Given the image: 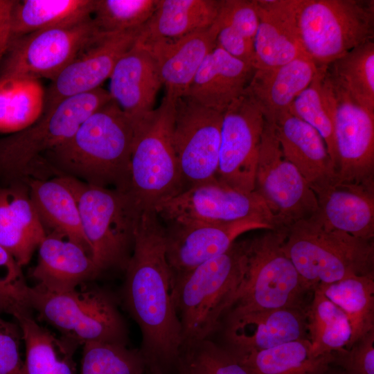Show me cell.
<instances>
[{"label": "cell", "mask_w": 374, "mask_h": 374, "mask_svg": "<svg viewBox=\"0 0 374 374\" xmlns=\"http://www.w3.org/2000/svg\"><path fill=\"white\" fill-rule=\"evenodd\" d=\"M254 71L216 46L202 63L186 96L223 113L243 94Z\"/></svg>", "instance_id": "cell-27"}, {"label": "cell", "mask_w": 374, "mask_h": 374, "mask_svg": "<svg viewBox=\"0 0 374 374\" xmlns=\"http://www.w3.org/2000/svg\"><path fill=\"white\" fill-rule=\"evenodd\" d=\"M145 371L140 349L105 342L83 345L80 374H145Z\"/></svg>", "instance_id": "cell-38"}, {"label": "cell", "mask_w": 374, "mask_h": 374, "mask_svg": "<svg viewBox=\"0 0 374 374\" xmlns=\"http://www.w3.org/2000/svg\"><path fill=\"white\" fill-rule=\"evenodd\" d=\"M134 125L111 100L92 113L66 142L46 152L45 168L57 175L129 193Z\"/></svg>", "instance_id": "cell-2"}, {"label": "cell", "mask_w": 374, "mask_h": 374, "mask_svg": "<svg viewBox=\"0 0 374 374\" xmlns=\"http://www.w3.org/2000/svg\"><path fill=\"white\" fill-rule=\"evenodd\" d=\"M109 93L133 123L152 112L162 86L155 60L135 44L117 62L109 76Z\"/></svg>", "instance_id": "cell-22"}, {"label": "cell", "mask_w": 374, "mask_h": 374, "mask_svg": "<svg viewBox=\"0 0 374 374\" xmlns=\"http://www.w3.org/2000/svg\"><path fill=\"white\" fill-rule=\"evenodd\" d=\"M21 341L18 323L6 321L0 315V374H26L20 354Z\"/></svg>", "instance_id": "cell-45"}, {"label": "cell", "mask_w": 374, "mask_h": 374, "mask_svg": "<svg viewBox=\"0 0 374 374\" xmlns=\"http://www.w3.org/2000/svg\"><path fill=\"white\" fill-rule=\"evenodd\" d=\"M15 0H0V62L11 39L10 19Z\"/></svg>", "instance_id": "cell-46"}, {"label": "cell", "mask_w": 374, "mask_h": 374, "mask_svg": "<svg viewBox=\"0 0 374 374\" xmlns=\"http://www.w3.org/2000/svg\"><path fill=\"white\" fill-rule=\"evenodd\" d=\"M38 249V261L31 274L36 285L47 291H71L100 275L91 256L64 238L46 234Z\"/></svg>", "instance_id": "cell-25"}, {"label": "cell", "mask_w": 374, "mask_h": 374, "mask_svg": "<svg viewBox=\"0 0 374 374\" xmlns=\"http://www.w3.org/2000/svg\"><path fill=\"white\" fill-rule=\"evenodd\" d=\"M320 68L309 57L301 56L276 67L255 70L245 92L265 122L273 124L312 82Z\"/></svg>", "instance_id": "cell-23"}, {"label": "cell", "mask_w": 374, "mask_h": 374, "mask_svg": "<svg viewBox=\"0 0 374 374\" xmlns=\"http://www.w3.org/2000/svg\"><path fill=\"white\" fill-rule=\"evenodd\" d=\"M26 348V374H75V352L79 346L40 326L33 314L16 319Z\"/></svg>", "instance_id": "cell-31"}, {"label": "cell", "mask_w": 374, "mask_h": 374, "mask_svg": "<svg viewBox=\"0 0 374 374\" xmlns=\"http://www.w3.org/2000/svg\"><path fill=\"white\" fill-rule=\"evenodd\" d=\"M323 374H346L340 368L330 365L328 370Z\"/></svg>", "instance_id": "cell-48"}, {"label": "cell", "mask_w": 374, "mask_h": 374, "mask_svg": "<svg viewBox=\"0 0 374 374\" xmlns=\"http://www.w3.org/2000/svg\"><path fill=\"white\" fill-rule=\"evenodd\" d=\"M254 191L268 208L275 229H287L318 210L317 197L296 167L284 156L272 124L265 122Z\"/></svg>", "instance_id": "cell-12"}, {"label": "cell", "mask_w": 374, "mask_h": 374, "mask_svg": "<svg viewBox=\"0 0 374 374\" xmlns=\"http://www.w3.org/2000/svg\"><path fill=\"white\" fill-rule=\"evenodd\" d=\"M177 374H193L191 371H190L186 361L184 360L182 355H181L177 369H176Z\"/></svg>", "instance_id": "cell-47"}, {"label": "cell", "mask_w": 374, "mask_h": 374, "mask_svg": "<svg viewBox=\"0 0 374 374\" xmlns=\"http://www.w3.org/2000/svg\"><path fill=\"white\" fill-rule=\"evenodd\" d=\"M305 310L296 308L245 310L232 308L228 312L225 323L226 345L224 347L234 353H244L308 339Z\"/></svg>", "instance_id": "cell-19"}, {"label": "cell", "mask_w": 374, "mask_h": 374, "mask_svg": "<svg viewBox=\"0 0 374 374\" xmlns=\"http://www.w3.org/2000/svg\"><path fill=\"white\" fill-rule=\"evenodd\" d=\"M158 0H96L93 21L100 33H113L142 27Z\"/></svg>", "instance_id": "cell-39"}, {"label": "cell", "mask_w": 374, "mask_h": 374, "mask_svg": "<svg viewBox=\"0 0 374 374\" xmlns=\"http://www.w3.org/2000/svg\"><path fill=\"white\" fill-rule=\"evenodd\" d=\"M249 239L172 279V299L183 350L209 337L235 305L247 264ZM182 350V352H183Z\"/></svg>", "instance_id": "cell-3"}, {"label": "cell", "mask_w": 374, "mask_h": 374, "mask_svg": "<svg viewBox=\"0 0 374 374\" xmlns=\"http://www.w3.org/2000/svg\"><path fill=\"white\" fill-rule=\"evenodd\" d=\"M112 100L99 87L69 97L28 127L0 139V174L12 182L30 177L42 154L69 140L96 110Z\"/></svg>", "instance_id": "cell-10"}, {"label": "cell", "mask_w": 374, "mask_h": 374, "mask_svg": "<svg viewBox=\"0 0 374 374\" xmlns=\"http://www.w3.org/2000/svg\"><path fill=\"white\" fill-rule=\"evenodd\" d=\"M320 84L334 123L337 177L374 186V113L353 100L327 66Z\"/></svg>", "instance_id": "cell-11"}, {"label": "cell", "mask_w": 374, "mask_h": 374, "mask_svg": "<svg viewBox=\"0 0 374 374\" xmlns=\"http://www.w3.org/2000/svg\"><path fill=\"white\" fill-rule=\"evenodd\" d=\"M310 186L317 199L314 215L322 224L361 239L373 240V186L341 181L335 174Z\"/></svg>", "instance_id": "cell-20"}, {"label": "cell", "mask_w": 374, "mask_h": 374, "mask_svg": "<svg viewBox=\"0 0 374 374\" xmlns=\"http://www.w3.org/2000/svg\"><path fill=\"white\" fill-rule=\"evenodd\" d=\"M283 249L312 290L353 276L374 274V244L325 226L313 215L287 230Z\"/></svg>", "instance_id": "cell-4"}, {"label": "cell", "mask_w": 374, "mask_h": 374, "mask_svg": "<svg viewBox=\"0 0 374 374\" xmlns=\"http://www.w3.org/2000/svg\"><path fill=\"white\" fill-rule=\"evenodd\" d=\"M305 317L308 338L315 355L348 347L352 331L346 314L318 288L305 308Z\"/></svg>", "instance_id": "cell-36"}, {"label": "cell", "mask_w": 374, "mask_h": 374, "mask_svg": "<svg viewBox=\"0 0 374 374\" xmlns=\"http://www.w3.org/2000/svg\"><path fill=\"white\" fill-rule=\"evenodd\" d=\"M316 288L346 314L352 331L348 347L374 330V274L353 276Z\"/></svg>", "instance_id": "cell-35"}, {"label": "cell", "mask_w": 374, "mask_h": 374, "mask_svg": "<svg viewBox=\"0 0 374 374\" xmlns=\"http://www.w3.org/2000/svg\"><path fill=\"white\" fill-rule=\"evenodd\" d=\"M60 176L72 190L91 258L100 274L125 270L131 256L141 210L129 193Z\"/></svg>", "instance_id": "cell-5"}, {"label": "cell", "mask_w": 374, "mask_h": 374, "mask_svg": "<svg viewBox=\"0 0 374 374\" xmlns=\"http://www.w3.org/2000/svg\"><path fill=\"white\" fill-rule=\"evenodd\" d=\"M272 125L285 157L310 186L336 174L326 143L313 127L288 111Z\"/></svg>", "instance_id": "cell-30"}, {"label": "cell", "mask_w": 374, "mask_h": 374, "mask_svg": "<svg viewBox=\"0 0 374 374\" xmlns=\"http://www.w3.org/2000/svg\"><path fill=\"white\" fill-rule=\"evenodd\" d=\"M125 271L122 299L140 328V350L146 371L172 374L176 371L183 344L172 299L165 226L154 210H143L139 214Z\"/></svg>", "instance_id": "cell-1"}, {"label": "cell", "mask_w": 374, "mask_h": 374, "mask_svg": "<svg viewBox=\"0 0 374 374\" xmlns=\"http://www.w3.org/2000/svg\"><path fill=\"white\" fill-rule=\"evenodd\" d=\"M265 124L261 111L245 91L223 112L218 180L243 192L254 191Z\"/></svg>", "instance_id": "cell-16"}, {"label": "cell", "mask_w": 374, "mask_h": 374, "mask_svg": "<svg viewBox=\"0 0 374 374\" xmlns=\"http://www.w3.org/2000/svg\"><path fill=\"white\" fill-rule=\"evenodd\" d=\"M45 90L39 80L0 75V133H15L42 115Z\"/></svg>", "instance_id": "cell-34"}, {"label": "cell", "mask_w": 374, "mask_h": 374, "mask_svg": "<svg viewBox=\"0 0 374 374\" xmlns=\"http://www.w3.org/2000/svg\"><path fill=\"white\" fill-rule=\"evenodd\" d=\"M296 21L305 54L326 66L373 40V0H297Z\"/></svg>", "instance_id": "cell-8"}, {"label": "cell", "mask_w": 374, "mask_h": 374, "mask_svg": "<svg viewBox=\"0 0 374 374\" xmlns=\"http://www.w3.org/2000/svg\"><path fill=\"white\" fill-rule=\"evenodd\" d=\"M88 283L58 293L37 285L30 287V306L41 320L78 346L89 342L127 345V326L116 299Z\"/></svg>", "instance_id": "cell-7"}, {"label": "cell", "mask_w": 374, "mask_h": 374, "mask_svg": "<svg viewBox=\"0 0 374 374\" xmlns=\"http://www.w3.org/2000/svg\"><path fill=\"white\" fill-rule=\"evenodd\" d=\"M255 1L259 21L253 45L254 69H271L308 56L298 34L297 0Z\"/></svg>", "instance_id": "cell-21"}, {"label": "cell", "mask_w": 374, "mask_h": 374, "mask_svg": "<svg viewBox=\"0 0 374 374\" xmlns=\"http://www.w3.org/2000/svg\"><path fill=\"white\" fill-rule=\"evenodd\" d=\"M145 374H154V373H150V372H149V371H145Z\"/></svg>", "instance_id": "cell-49"}, {"label": "cell", "mask_w": 374, "mask_h": 374, "mask_svg": "<svg viewBox=\"0 0 374 374\" xmlns=\"http://www.w3.org/2000/svg\"><path fill=\"white\" fill-rule=\"evenodd\" d=\"M46 235L26 184L0 187V245L21 267L29 262Z\"/></svg>", "instance_id": "cell-26"}, {"label": "cell", "mask_w": 374, "mask_h": 374, "mask_svg": "<svg viewBox=\"0 0 374 374\" xmlns=\"http://www.w3.org/2000/svg\"><path fill=\"white\" fill-rule=\"evenodd\" d=\"M231 353L250 374H323L333 358L332 353L315 355L308 339L292 341L261 351Z\"/></svg>", "instance_id": "cell-32"}, {"label": "cell", "mask_w": 374, "mask_h": 374, "mask_svg": "<svg viewBox=\"0 0 374 374\" xmlns=\"http://www.w3.org/2000/svg\"><path fill=\"white\" fill-rule=\"evenodd\" d=\"M167 224L166 258L172 279L223 254L244 233L274 229L268 221L258 217L221 224Z\"/></svg>", "instance_id": "cell-18"}, {"label": "cell", "mask_w": 374, "mask_h": 374, "mask_svg": "<svg viewBox=\"0 0 374 374\" xmlns=\"http://www.w3.org/2000/svg\"><path fill=\"white\" fill-rule=\"evenodd\" d=\"M23 182L28 187L30 198L46 233L73 242L91 256L76 199L62 177L58 176L51 179L28 177Z\"/></svg>", "instance_id": "cell-29"}, {"label": "cell", "mask_w": 374, "mask_h": 374, "mask_svg": "<svg viewBox=\"0 0 374 374\" xmlns=\"http://www.w3.org/2000/svg\"><path fill=\"white\" fill-rule=\"evenodd\" d=\"M99 33L91 17L12 39L0 62V75L52 81Z\"/></svg>", "instance_id": "cell-13"}, {"label": "cell", "mask_w": 374, "mask_h": 374, "mask_svg": "<svg viewBox=\"0 0 374 374\" xmlns=\"http://www.w3.org/2000/svg\"><path fill=\"white\" fill-rule=\"evenodd\" d=\"M217 32L214 22L209 28L147 50L155 60L165 96L175 100L187 95L202 63L216 46Z\"/></svg>", "instance_id": "cell-24"}, {"label": "cell", "mask_w": 374, "mask_h": 374, "mask_svg": "<svg viewBox=\"0 0 374 374\" xmlns=\"http://www.w3.org/2000/svg\"><path fill=\"white\" fill-rule=\"evenodd\" d=\"M323 67L321 66L312 82L295 98L288 112L310 125L319 133L326 143L335 171L337 159L334 123L320 84Z\"/></svg>", "instance_id": "cell-40"}, {"label": "cell", "mask_w": 374, "mask_h": 374, "mask_svg": "<svg viewBox=\"0 0 374 374\" xmlns=\"http://www.w3.org/2000/svg\"><path fill=\"white\" fill-rule=\"evenodd\" d=\"M222 116L188 96L175 100L172 140L184 190L216 177Z\"/></svg>", "instance_id": "cell-15"}, {"label": "cell", "mask_w": 374, "mask_h": 374, "mask_svg": "<svg viewBox=\"0 0 374 374\" xmlns=\"http://www.w3.org/2000/svg\"><path fill=\"white\" fill-rule=\"evenodd\" d=\"M327 71L353 100L374 113L373 40L335 60Z\"/></svg>", "instance_id": "cell-37"}, {"label": "cell", "mask_w": 374, "mask_h": 374, "mask_svg": "<svg viewBox=\"0 0 374 374\" xmlns=\"http://www.w3.org/2000/svg\"><path fill=\"white\" fill-rule=\"evenodd\" d=\"M96 1L15 0L10 19L11 39L38 30L80 22L92 17Z\"/></svg>", "instance_id": "cell-33"}, {"label": "cell", "mask_w": 374, "mask_h": 374, "mask_svg": "<svg viewBox=\"0 0 374 374\" xmlns=\"http://www.w3.org/2000/svg\"><path fill=\"white\" fill-rule=\"evenodd\" d=\"M220 4V0H158L136 44L148 50L209 28Z\"/></svg>", "instance_id": "cell-28"}, {"label": "cell", "mask_w": 374, "mask_h": 374, "mask_svg": "<svg viewBox=\"0 0 374 374\" xmlns=\"http://www.w3.org/2000/svg\"><path fill=\"white\" fill-rule=\"evenodd\" d=\"M175 101L164 96L160 106L133 123L129 193L141 211L184 190L172 140Z\"/></svg>", "instance_id": "cell-6"}, {"label": "cell", "mask_w": 374, "mask_h": 374, "mask_svg": "<svg viewBox=\"0 0 374 374\" xmlns=\"http://www.w3.org/2000/svg\"><path fill=\"white\" fill-rule=\"evenodd\" d=\"M258 21L255 0H220L215 22L230 27L253 44Z\"/></svg>", "instance_id": "cell-43"}, {"label": "cell", "mask_w": 374, "mask_h": 374, "mask_svg": "<svg viewBox=\"0 0 374 374\" xmlns=\"http://www.w3.org/2000/svg\"><path fill=\"white\" fill-rule=\"evenodd\" d=\"M21 267L13 256L0 245V315L8 314L15 319L33 314L30 286Z\"/></svg>", "instance_id": "cell-41"}, {"label": "cell", "mask_w": 374, "mask_h": 374, "mask_svg": "<svg viewBox=\"0 0 374 374\" xmlns=\"http://www.w3.org/2000/svg\"><path fill=\"white\" fill-rule=\"evenodd\" d=\"M142 27L113 33L100 32L88 42L45 91L43 113L66 98L101 87L119 59L136 44Z\"/></svg>", "instance_id": "cell-17"}, {"label": "cell", "mask_w": 374, "mask_h": 374, "mask_svg": "<svg viewBox=\"0 0 374 374\" xmlns=\"http://www.w3.org/2000/svg\"><path fill=\"white\" fill-rule=\"evenodd\" d=\"M287 229L266 230L249 239L244 278L233 308L305 310L314 290L303 280L283 246Z\"/></svg>", "instance_id": "cell-9"}, {"label": "cell", "mask_w": 374, "mask_h": 374, "mask_svg": "<svg viewBox=\"0 0 374 374\" xmlns=\"http://www.w3.org/2000/svg\"><path fill=\"white\" fill-rule=\"evenodd\" d=\"M154 211L167 224H221L258 217L275 229L268 208L255 191H241L216 177L186 188L157 204Z\"/></svg>", "instance_id": "cell-14"}, {"label": "cell", "mask_w": 374, "mask_h": 374, "mask_svg": "<svg viewBox=\"0 0 374 374\" xmlns=\"http://www.w3.org/2000/svg\"><path fill=\"white\" fill-rule=\"evenodd\" d=\"M181 355L193 374H250L228 349L209 339L185 348Z\"/></svg>", "instance_id": "cell-42"}, {"label": "cell", "mask_w": 374, "mask_h": 374, "mask_svg": "<svg viewBox=\"0 0 374 374\" xmlns=\"http://www.w3.org/2000/svg\"><path fill=\"white\" fill-rule=\"evenodd\" d=\"M332 355V365L346 374H374V330Z\"/></svg>", "instance_id": "cell-44"}]
</instances>
